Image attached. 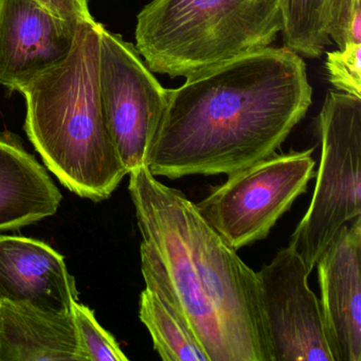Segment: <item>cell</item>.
<instances>
[{
	"label": "cell",
	"mask_w": 361,
	"mask_h": 361,
	"mask_svg": "<svg viewBox=\"0 0 361 361\" xmlns=\"http://www.w3.org/2000/svg\"><path fill=\"white\" fill-rule=\"evenodd\" d=\"M312 102L299 54L284 46L238 56L168 90L145 166L170 179L238 172L276 154Z\"/></svg>",
	"instance_id": "cell-1"
},
{
	"label": "cell",
	"mask_w": 361,
	"mask_h": 361,
	"mask_svg": "<svg viewBox=\"0 0 361 361\" xmlns=\"http://www.w3.org/2000/svg\"><path fill=\"white\" fill-rule=\"evenodd\" d=\"M145 287L166 300L210 361H272L259 276L179 190L128 173Z\"/></svg>",
	"instance_id": "cell-2"
},
{
	"label": "cell",
	"mask_w": 361,
	"mask_h": 361,
	"mask_svg": "<svg viewBox=\"0 0 361 361\" xmlns=\"http://www.w3.org/2000/svg\"><path fill=\"white\" fill-rule=\"evenodd\" d=\"M99 24L82 23L71 54L20 90L25 132L67 189L102 202L128 175L109 134L99 90Z\"/></svg>",
	"instance_id": "cell-3"
},
{
	"label": "cell",
	"mask_w": 361,
	"mask_h": 361,
	"mask_svg": "<svg viewBox=\"0 0 361 361\" xmlns=\"http://www.w3.org/2000/svg\"><path fill=\"white\" fill-rule=\"evenodd\" d=\"M282 27L281 0H153L135 47L152 73L188 78L269 47Z\"/></svg>",
	"instance_id": "cell-4"
},
{
	"label": "cell",
	"mask_w": 361,
	"mask_h": 361,
	"mask_svg": "<svg viewBox=\"0 0 361 361\" xmlns=\"http://www.w3.org/2000/svg\"><path fill=\"white\" fill-rule=\"evenodd\" d=\"M318 132L321 159L314 195L289 243L310 274L339 230L361 215V98L329 92Z\"/></svg>",
	"instance_id": "cell-5"
},
{
	"label": "cell",
	"mask_w": 361,
	"mask_h": 361,
	"mask_svg": "<svg viewBox=\"0 0 361 361\" xmlns=\"http://www.w3.org/2000/svg\"><path fill=\"white\" fill-rule=\"evenodd\" d=\"M314 149L274 154L228 175L196 204L204 221L238 251L267 238L314 176Z\"/></svg>",
	"instance_id": "cell-6"
},
{
	"label": "cell",
	"mask_w": 361,
	"mask_h": 361,
	"mask_svg": "<svg viewBox=\"0 0 361 361\" xmlns=\"http://www.w3.org/2000/svg\"><path fill=\"white\" fill-rule=\"evenodd\" d=\"M99 90L109 134L128 173L147 166L168 103L136 47L99 24Z\"/></svg>",
	"instance_id": "cell-7"
},
{
	"label": "cell",
	"mask_w": 361,
	"mask_h": 361,
	"mask_svg": "<svg viewBox=\"0 0 361 361\" xmlns=\"http://www.w3.org/2000/svg\"><path fill=\"white\" fill-rule=\"evenodd\" d=\"M257 274L272 361H334L310 274L293 245Z\"/></svg>",
	"instance_id": "cell-8"
},
{
	"label": "cell",
	"mask_w": 361,
	"mask_h": 361,
	"mask_svg": "<svg viewBox=\"0 0 361 361\" xmlns=\"http://www.w3.org/2000/svg\"><path fill=\"white\" fill-rule=\"evenodd\" d=\"M81 24L54 16L35 0H0V84L20 92L62 63Z\"/></svg>",
	"instance_id": "cell-9"
},
{
	"label": "cell",
	"mask_w": 361,
	"mask_h": 361,
	"mask_svg": "<svg viewBox=\"0 0 361 361\" xmlns=\"http://www.w3.org/2000/svg\"><path fill=\"white\" fill-rule=\"evenodd\" d=\"M361 215L344 225L316 266L334 361H361Z\"/></svg>",
	"instance_id": "cell-10"
},
{
	"label": "cell",
	"mask_w": 361,
	"mask_h": 361,
	"mask_svg": "<svg viewBox=\"0 0 361 361\" xmlns=\"http://www.w3.org/2000/svg\"><path fill=\"white\" fill-rule=\"evenodd\" d=\"M78 295L58 251L35 238L0 234V302L68 314Z\"/></svg>",
	"instance_id": "cell-11"
},
{
	"label": "cell",
	"mask_w": 361,
	"mask_h": 361,
	"mask_svg": "<svg viewBox=\"0 0 361 361\" xmlns=\"http://www.w3.org/2000/svg\"><path fill=\"white\" fill-rule=\"evenodd\" d=\"M62 194L46 169L9 133L0 134V231L56 214Z\"/></svg>",
	"instance_id": "cell-12"
},
{
	"label": "cell",
	"mask_w": 361,
	"mask_h": 361,
	"mask_svg": "<svg viewBox=\"0 0 361 361\" xmlns=\"http://www.w3.org/2000/svg\"><path fill=\"white\" fill-rule=\"evenodd\" d=\"M82 361L73 314L0 302V361Z\"/></svg>",
	"instance_id": "cell-13"
},
{
	"label": "cell",
	"mask_w": 361,
	"mask_h": 361,
	"mask_svg": "<svg viewBox=\"0 0 361 361\" xmlns=\"http://www.w3.org/2000/svg\"><path fill=\"white\" fill-rule=\"evenodd\" d=\"M139 318L151 335L154 350L164 361H210L208 354L178 312L157 293L145 287Z\"/></svg>",
	"instance_id": "cell-14"
},
{
	"label": "cell",
	"mask_w": 361,
	"mask_h": 361,
	"mask_svg": "<svg viewBox=\"0 0 361 361\" xmlns=\"http://www.w3.org/2000/svg\"><path fill=\"white\" fill-rule=\"evenodd\" d=\"M331 0H281L284 46L300 56L317 59L331 44L326 32Z\"/></svg>",
	"instance_id": "cell-15"
},
{
	"label": "cell",
	"mask_w": 361,
	"mask_h": 361,
	"mask_svg": "<svg viewBox=\"0 0 361 361\" xmlns=\"http://www.w3.org/2000/svg\"><path fill=\"white\" fill-rule=\"evenodd\" d=\"M82 361H128L114 336L101 326L87 305L75 301L71 308Z\"/></svg>",
	"instance_id": "cell-16"
},
{
	"label": "cell",
	"mask_w": 361,
	"mask_h": 361,
	"mask_svg": "<svg viewBox=\"0 0 361 361\" xmlns=\"http://www.w3.org/2000/svg\"><path fill=\"white\" fill-rule=\"evenodd\" d=\"M325 65L336 90L361 98V44H346L329 52Z\"/></svg>",
	"instance_id": "cell-17"
},
{
	"label": "cell",
	"mask_w": 361,
	"mask_h": 361,
	"mask_svg": "<svg viewBox=\"0 0 361 361\" xmlns=\"http://www.w3.org/2000/svg\"><path fill=\"white\" fill-rule=\"evenodd\" d=\"M326 32L339 49L346 44H361V0H331Z\"/></svg>",
	"instance_id": "cell-18"
},
{
	"label": "cell",
	"mask_w": 361,
	"mask_h": 361,
	"mask_svg": "<svg viewBox=\"0 0 361 361\" xmlns=\"http://www.w3.org/2000/svg\"><path fill=\"white\" fill-rule=\"evenodd\" d=\"M47 11L63 20L75 23L94 22L90 12L88 0H35Z\"/></svg>",
	"instance_id": "cell-19"
}]
</instances>
